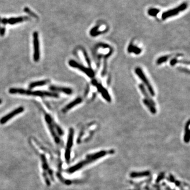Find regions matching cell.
<instances>
[{
  "label": "cell",
  "mask_w": 190,
  "mask_h": 190,
  "mask_svg": "<svg viewBox=\"0 0 190 190\" xmlns=\"http://www.w3.org/2000/svg\"><path fill=\"white\" fill-rule=\"evenodd\" d=\"M29 143L40 159L41 175L44 182L47 186H50L54 182V175L49 161L55 164L58 170H61V163L59 156L35 138L29 139Z\"/></svg>",
  "instance_id": "obj_1"
},
{
  "label": "cell",
  "mask_w": 190,
  "mask_h": 190,
  "mask_svg": "<svg viewBox=\"0 0 190 190\" xmlns=\"http://www.w3.org/2000/svg\"><path fill=\"white\" fill-rule=\"evenodd\" d=\"M114 151L111 150H101L99 152H95L91 154H88L86 156L85 159L77 163V164L69 167L66 170V172L68 174H73L75 172L81 170L82 168L86 166L88 164H90L93 162L96 161L98 159H100L107 155L114 153Z\"/></svg>",
  "instance_id": "obj_2"
},
{
  "label": "cell",
  "mask_w": 190,
  "mask_h": 190,
  "mask_svg": "<svg viewBox=\"0 0 190 190\" xmlns=\"http://www.w3.org/2000/svg\"><path fill=\"white\" fill-rule=\"evenodd\" d=\"M44 118L49 131L55 144L58 146H62L63 144L61 137L64 135V131L61 128L57 125L56 122H54L51 117L48 114H46Z\"/></svg>",
  "instance_id": "obj_3"
},
{
  "label": "cell",
  "mask_w": 190,
  "mask_h": 190,
  "mask_svg": "<svg viewBox=\"0 0 190 190\" xmlns=\"http://www.w3.org/2000/svg\"><path fill=\"white\" fill-rule=\"evenodd\" d=\"M9 92L11 94H20L23 95H32L34 96H39V97H52L58 98L59 95L57 93H51L46 91H31L30 90H26L22 88H10Z\"/></svg>",
  "instance_id": "obj_4"
},
{
  "label": "cell",
  "mask_w": 190,
  "mask_h": 190,
  "mask_svg": "<svg viewBox=\"0 0 190 190\" xmlns=\"http://www.w3.org/2000/svg\"><path fill=\"white\" fill-rule=\"evenodd\" d=\"M74 129L71 128L69 130L68 135L67 137V143L65 146L64 149V159L67 163H69L71 159V149L74 145Z\"/></svg>",
  "instance_id": "obj_5"
},
{
  "label": "cell",
  "mask_w": 190,
  "mask_h": 190,
  "mask_svg": "<svg viewBox=\"0 0 190 190\" xmlns=\"http://www.w3.org/2000/svg\"><path fill=\"white\" fill-rule=\"evenodd\" d=\"M135 72L136 73V75L138 76V77L141 80V81L146 86V87L149 90L150 94L152 95V96H155V91H154L153 87H152L151 83L149 81V79L147 78L146 75H145L143 70L140 68L137 67L135 69Z\"/></svg>",
  "instance_id": "obj_6"
},
{
  "label": "cell",
  "mask_w": 190,
  "mask_h": 190,
  "mask_svg": "<svg viewBox=\"0 0 190 190\" xmlns=\"http://www.w3.org/2000/svg\"><path fill=\"white\" fill-rule=\"evenodd\" d=\"M69 64L70 67H73V68H75L79 70L84 73H85L86 75L90 78H93L95 76L94 71H93V70L91 68H88L85 67L82 64H79V63H78L75 60H70L69 61Z\"/></svg>",
  "instance_id": "obj_7"
},
{
  "label": "cell",
  "mask_w": 190,
  "mask_h": 190,
  "mask_svg": "<svg viewBox=\"0 0 190 190\" xmlns=\"http://www.w3.org/2000/svg\"><path fill=\"white\" fill-rule=\"evenodd\" d=\"M188 7V4L186 3H184L177 8H175L174 9L170 10L166 12H164L162 14V18L163 20H166V19L171 18L173 16H176L180 12L185 10Z\"/></svg>",
  "instance_id": "obj_8"
},
{
  "label": "cell",
  "mask_w": 190,
  "mask_h": 190,
  "mask_svg": "<svg viewBox=\"0 0 190 190\" xmlns=\"http://www.w3.org/2000/svg\"><path fill=\"white\" fill-rule=\"evenodd\" d=\"M33 43H34V61H39L40 57V44L39 39V34L38 32L35 31L33 34Z\"/></svg>",
  "instance_id": "obj_9"
},
{
  "label": "cell",
  "mask_w": 190,
  "mask_h": 190,
  "mask_svg": "<svg viewBox=\"0 0 190 190\" xmlns=\"http://www.w3.org/2000/svg\"><path fill=\"white\" fill-rule=\"evenodd\" d=\"M24 110L23 107H20L18 108H16L14 110L12 111L10 113L8 114L7 115L3 116L0 119V124L3 125L6 123L8 121H10L12 118L15 117L16 116L18 115L20 113H22Z\"/></svg>",
  "instance_id": "obj_10"
},
{
  "label": "cell",
  "mask_w": 190,
  "mask_h": 190,
  "mask_svg": "<svg viewBox=\"0 0 190 190\" xmlns=\"http://www.w3.org/2000/svg\"><path fill=\"white\" fill-rule=\"evenodd\" d=\"M96 86L98 90L100 92V94L103 96L104 98L107 100L109 103H111V96L109 94L108 91L105 88L103 87L102 85H100L99 84H96Z\"/></svg>",
  "instance_id": "obj_11"
},
{
  "label": "cell",
  "mask_w": 190,
  "mask_h": 190,
  "mask_svg": "<svg viewBox=\"0 0 190 190\" xmlns=\"http://www.w3.org/2000/svg\"><path fill=\"white\" fill-rule=\"evenodd\" d=\"M50 89L54 91H60L62 93H64L67 95H71L72 94V90L70 88L64 87H59L56 86H51L50 87Z\"/></svg>",
  "instance_id": "obj_12"
},
{
  "label": "cell",
  "mask_w": 190,
  "mask_h": 190,
  "mask_svg": "<svg viewBox=\"0 0 190 190\" xmlns=\"http://www.w3.org/2000/svg\"><path fill=\"white\" fill-rule=\"evenodd\" d=\"M82 99L81 98H78L74 100H73L71 103L68 104L66 106H65L64 108H63L62 111L64 113H66L67 111H69L71 108H74L75 106L79 104L82 102Z\"/></svg>",
  "instance_id": "obj_13"
},
{
  "label": "cell",
  "mask_w": 190,
  "mask_h": 190,
  "mask_svg": "<svg viewBox=\"0 0 190 190\" xmlns=\"http://www.w3.org/2000/svg\"><path fill=\"white\" fill-rule=\"evenodd\" d=\"M30 20V18L28 16H20L18 18H10L8 19V23L11 25H13L17 23L23 22L25 21H28Z\"/></svg>",
  "instance_id": "obj_14"
},
{
  "label": "cell",
  "mask_w": 190,
  "mask_h": 190,
  "mask_svg": "<svg viewBox=\"0 0 190 190\" xmlns=\"http://www.w3.org/2000/svg\"><path fill=\"white\" fill-rule=\"evenodd\" d=\"M151 174V172L149 171H141V172H133L130 173L129 176L131 178H141L147 177Z\"/></svg>",
  "instance_id": "obj_15"
},
{
  "label": "cell",
  "mask_w": 190,
  "mask_h": 190,
  "mask_svg": "<svg viewBox=\"0 0 190 190\" xmlns=\"http://www.w3.org/2000/svg\"><path fill=\"white\" fill-rule=\"evenodd\" d=\"M139 88L140 90L141 91V93L143 94V95H144L145 97V99L147 100L148 101H149V103H151L153 105L155 106V103L154 102V100L152 99V98L150 97L149 94L147 92L146 90L145 89V88L144 86V85L143 84H140L139 85Z\"/></svg>",
  "instance_id": "obj_16"
},
{
  "label": "cell",
  "mask_w": 190,
  "mask_h": 190,
  "mask_svg": "<svg viewBox=\"0 0 190 190\" xmlns=\"http://www.w3.org/2000/svg\"><path fill=\"white\" fill-rule=\"evenodd\" d=\"M190 121H189L185 125V132H184V141L186 143H188L190 141Z\"/></svg>",
  "instance_id": "obj_17"
},
{
  "label": "cell",
  "mask_w": 190,
  "mask_h": 190,
  "mask_svg": "<svg viewBox=\"0 0 190 190\" xmlns=\"http://www.w3.org/2000/svg\"><path fill=\"white\" fill-rule=\"evenodd\" d=\"M49 82V80H41V81H36V82H33L31 83L29 87L30 89H32L33 88L36 87H40V86H42L46 85Z\"/></svg>",
  "instance_id": "obj_18"
},
{
  "label": "cell",
  "mask_w": 190,
  "mask_h": 190,
  "mask_svg": "<svg viewBox=\"0 0 190 190\" xmlns=\"http://www.w3.org/2000/svg\"><path fill=\"white\" fill-rule=\"evenodd\" d=\"M143 102L144 105L149 109V111H151V113L153 114L156 113L157 111L156 108L155 107V106L153 105L151 103H149V101H148L145 99L143 100Z\"/></svg>",
  "instance_id": "obj_19"
},
{
  "label": "cell",
  "mask_w": 190,
  "mask_h": 190,
  "mask_svg": "<svg viewBox=\"0 0 190 190\" xmlns=\"http://www.w3.org/2000/svg\"><path fill=\"white\" fill-rule=\"evenodd\" d=\"M128 51L129 52H134L135 54H139L141 52V50L136 46L130 45L128 48Z\"/></svg>",
  "instance_id": "obj_20"
},
{
  "label": "cell",
  "mask_w": 190,
  "mask_h": 190,
  "mask_svg": "<svg viewBox=\"0 0 190 190\" xmlns=\"http://www.w3.org/2000/svg\"><path fill=\"white\" fill-rule=\"evenodd\" d=\"M23 11L26 12V13H27L28 14H29V16H31L32 17H33L34 18L36 19H38V16L36 15V13H34V12L32 11H31L29 8H28V7H25L23 9Z\"/></svg>",
  "instance_id": "obj_21"
},
{
  "label": "cell",
  "mask_w": 190,
  "mask_h": 190,
  "mask_svg": "<svg viewBox=\"0 0 190 190\" xmlns=\"http://www.w3.org/2000/svg\"><path fill=\"white\" fill-rule=\"evenodd\" d=\"M171 56H163V57H160L157 60V64H162V63L166 61L168 59L171 57Z\"/></svg>",
  "instance_id": "obj_22"
},
{
  "label": "cell",
  "mask_w": 190,
  "mask_h": 190,
  "mask_svg": "<svg viewBox=\"0 0 190 190\" xmlns=\"http://www.w3.org/2000/svg\"><path fill=\"white\" fill-rule=\"evenodd\" d=\"M159 12V10L157 9H151L148 11V13L149 16H156Z\"/></svg>",
  "instance_id": "obj_23"
},
{
  "label": "cell",
  "mask_w": 190,
  "mask_h": 190,
  "mask_svg": "<svg viewBox=\"0 0 190 190\" xmlns=\"http://www.w3.org/2000/svg\"><path fill=\"white\" fill-rule=\"evenodd\" d=\"M5 31H6L5 27H2L0 28V36H4L5 35Z\"/></svg>",
  "instance_id": "obj_24"
},
{
  "label": "cell",
  "mask_w": 190,
  "mask_h": 190,
  "mask_svg": "<svg viewBox=\"0 0 190 190\" xmlns=\"http://www.w3.org/2000/svg\"><path fill=\"white\" fill-rule=\"evenodd\" d=\"M83 54H84V57H85V58H86V61H87V62L88 63V65H89V66L90 67V66H91V64H90V60H89V58H88V57L87 54H86V52L84 51H83Z\"/></svg>",
  "instance_id": "obj_25"
},
{
  "label": "cell",
  "mask_w": 190,
  "mask_h": 190,
  "mask_svg": "<svg viewBox=\"0 0 190 190\" xmlns=\"http://www.w3.org/2000/svg\"><path fill=\"white\" fill-rule=\"evenodd\" d=\"M1 23L3 24L4 26L6 25L8 23V19L6 18H4L1 19Z\"/></svg>",
  "instance_id": "obj_26"
},
{
  "label": "cell",
  "mask_w": 190,
  "mask_h": 190,
  "mask_svg": "<svg viewBox=\"0 0 190 190\" xmlns=\"http://www.w3.org/2000/svg\"><path fill=\"white\" fill-rule=\"evenodd\" d=\"M1 18L0 17V26H1Z\"/></svg>",
  "instance_id": "obj_27"
},
{
  "label": "cell",
  "mask_w": 190,
  "mask_h": 190,
  "mask_svg": "<svg viewBox=\"0 0 190 190\" xmlns=\"http://www.w3.org/2000/svg\"><path fill=\"white\" fill-rule=\"evenodd\" d=\"M2 103V100L0 99V104Z\"/></svg>",
  "instance_id": "obj_28"
}]
</instances>
